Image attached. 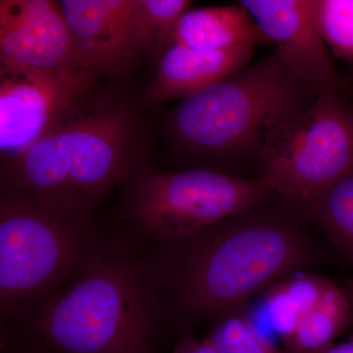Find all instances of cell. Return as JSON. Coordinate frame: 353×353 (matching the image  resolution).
<instances>
[{
  "instance_id": "cell-5",
  "label": "cell",
  "mask_w": 353,
  "mask_h": 353,
  "mask_svg": "<svg viewBox=\"0 0 353 353\" xmlns=\"http://www.w3.org/2000/svg\"><path fill=\"white\" fill-rule=\"evenodd\" d=\"M101 245L88 214L63 212L1 189L2 318H27L75 277Z\"/></svg>"
},
{
  "instance_id": "cell-19",
  "label": "cell",
  "mask_w": 353,
  "mask_h": 353,
  "mask_svg": "<svg viewBox=\"0 0 353 353\" xmlns=\"http://www.w3.org/2000/svg\"><path fill=\"white\" fill-rule=\"evenodd\" d=\"M316 26L331 54L353 61V0H312Z\"/></svg>"
},
{
  "instance_id": "cell-12",
  "label": "cell",
  "mask_w": 353,
  "mask_h": 353,
  "mask_svg": "<svg viewBox=\"0 0 353 353\" xmlns=\"http://www.w3.org/2000/svg\"><path fill=\"white\" fill-rule=\"evenodd\" d=\"M254 46L221 50H196L174 43L158 61L157 72L143 99L160 104L185 99L250 64Z\"/></svg>"
},
{
  "instance_id": "cell-17",
  "label": "cell",
  "mask_w": 353,
  "mask_h": 353,
  "mask_svg": "<svg viewBox=\"0 0 353 353\" xmlns=\"http://www.w3.org/2000/svg\"><path fill=\"white\" fill-rule=\"evenodd\" d=\"M189 0H134V19L141 50L163 55L174 44L176 25L192 7Z\"/></svg>"
},
{
  "instance_id": "cell-1",
  "label": "cell",
  "mask_w": 353,
  "mask_h": 353,
  "mask_svg": "<svg viewBox=\"0 0 353 353\" xmlns=\"http://www.w3.org/2000/svg\"><path fill=\"white\" fill-rule=\"evenodd\" d=\"M257 208L167 243L153 273L185 319L232 312L310 263L311 246L296 223Z\"/></svg>"
},
{
  "instance_id": "cell-3",
  "label": "cell",
  "mask_w": 353,
  "mask_h": 353,
  "mask_svg": "<svg viewBox=\"0 0 353 353\" xmlns=\"http://www.w3.org/2000/svg\"><path fill=\"white\" fill-rule=\"evenodd\" d=\"M143 143L130 104L94 92L25 152L2 162L1 189L88 214L92 202L141 170Z\"/></svg>"
},
{
  "instance_id": "cell-10",
  "label": "cell",
  "mask_w": 353,
  "mask_h": 353,
  "mask_svg": "<svg viewBox=\"0 0 353 353\" xmlns=\"http://www.w3.org/2000/svg\"><path fill=\"white\" fill-rule=\"evenodd\" d=\"M0 66L39 71L83 69L77 60L59 1H0Z\"/></svg>"
},
{
  "instance_id": "cell-21",
  "label": "cell",
  "mask_w": 353,
  "mask_h": 353,
  "mask_svg": "<svg viewBox=\"0 0 353 353\" xmlns=\"http://www.w3.org/2000/svg\"><path fill=\"white\" fill-rule=\"evenodd\" d=\"M2 353H54L50 350H43V348L34 347V345H25V343H18V345H6Z\"/></svg>"
},
{
  "instance_id": "cell-11",
  "label": "cell",
  "mask_w": 353,
  "mask_h": 353,
  "mask_svg": "<svg viewBox=\"0 0 353 353\" xmlns=\"http://www.w3.org/2000/svg\"><path fill=\"white\" fill-rule=\"evenodd\" d=\"M77 60L97 79L122 75L141 50L134 0H62Z\"/></svg>"
},
{
  "instance_id": "cell-13",
  "label": "cell",
  "mask_w": 353,
  "mask_h": 353,
  "mask_svg": "<svg viewBox=\"0 0 353 353\" xmlns=\"http://www.w3.org/2000/svg\"><path fill=\"white\" fill-rule=\"evenodd\" d=\"M174 43L196 50H221L270 43L250 13L233 6L188 9L179 20Z\"/></svg>"
},
{
  "instance_id": "cell-2",
  "label": "cell",
  "mask_w": 353,
  "mask_h": 353,
  "mask_svg": "<svg viewBox=\"0 0 353 353\" xmlns=\"http://www.w3.org/2000/svg\"><path fill=\"white\" fill-rule=\"evenodd\" d=\"M163 318L152 267L109 241L25 318L21 343L54 353H158Z\"/></svg>"
},
{
  "instance_id": "cell-22",
  "label": "cell",
  "mask_w": 353,
  "mask_h": 353,
  "mask_svg": "<svg viewBox=\"0 0 353 353\" xmlns=\"http://www.w3.org/2000/svg\"><path fill=\"white\" fill-rule=\"evenodd\" d=\"M323 353H353V339L345 341V343H340V345H332Z\"/></svg>"
},
{
  "instance_id": "cell-18",
  "label": "cell",
  "mask_w": 353,
  "mask_h": 353,
  "mask_svg": "<svg viewBox=\"0 0 353 353\" xmlns=\"http://www.w3.org/2000/svg\"><path fill=\"white\" fill-rule=\"evenodd\" d=\"M204 340L218 353H285L253 327L250 319L233 311L216 318Z\"/></svg>"
},
{
  "instance_id": "cell-16",
  "label": "cell",
  "mask_w": 353,
  "mask_h": 353,
  "mask_svg": "<svg viewBox=\"0 0 353 353\" xmlns=\"http://www.w3.org/2000/svg\"><path fill=\"white\" fill-rule=\"evenodd\" d=\"M306 210L353 261V169L325 190Z\"/></svg>"
},
{
  "instance_id": "cell-20",
  "label": "cell",
  "mask_w": 353,
  "mask_h": 353,
  "mask_svg": "<svg viewBox=\"0 0 353 353\" xmlns=\"http://www.w3.org/2000/svg\"><path fill=\"white\" fill-rule=\"evenodd\" d=\"M172 353H218L208 341H196L192 336H183Z\"/></svg>"
},
{
  "instance_id": "cell-4",
  "label": "cell",
  "mask_w": 353,
  "mask_h": 353,
  "mask_svg": "<svg viewBox=\"0 0 353 353\" xmlns=\"http://www.w3.org/2000/svg\"><path fill=\"white\" fill-rule=\"evenodd\" d=\"M320 94L273 51L183 99L172 113L170 132L197 157L257 154L274 130L310 108Z\"/></svg>"
},
{
  "instance_id": "cell-8",
  "label": "cell",
  "mask_w": 353,
  "mask_h": 353,
  "mask_svg": "<svg viewBox=\"0 0 353 353\" xmlns=\"http://www.w3.org/2000/svg\"><path fill=\"white\" fill-rule=\"evenodd\" d=\"M87 70L39 71L0 66V152L18 157L94 92Z\"/></svg>"
},
{
  "instance_id": "cell-23",
  "label": "cell",
  "mask_w": 353,
  "mask_h": 353,
  "mask_svg": "<svg viewBox=\"0 0 353 353\" xmlns=\"http://www.w3.org/2000/svg\"><path fill=\"white\" fill-rule=\"evenodd\" d=\"M343 292H345V296H347L348 303H350V308H352L353 314V280L350 281L345 287L341 288Z\"/></svg>"
},
{
  "instance_id": "cell-7",
  "label": "cell",
  "mask_w": 353,
  "mask_h": 353,
  "mask_svg": "<svg viewBox=\"0 0 353 353\" xmlns=\"http://www.w3.org/2000/svg\"><path fill=\"white\" fill-rule=\"evenodd\" d=\"M127 182L130 218L146 238L165 243L248 212L271 192L259 179L204 168L141 169Z\"/></svg>"
},
{
  "instance_id": "cell-6",
  "label": "cell",
  "mask_w": 353,
  "mask_h": 353,
  "mask_svg": "<svg viewBox=\"0 0 353 353\" xmlns=\"http://www.w3.org/2000/svg\"><path fill=\"white\" fill-rule=\"evenodd\" d=\"M259 179L285 201L307 209L353 169V102L325 92L267 137L256 154Z\"/></svg>"
},
{
  "instance_id": "cell-9",
  "label": "cell",
  "mask_w": 353,
  "mask_h": 353,
  "mask_svg": "<svg viewBox=\"0 0 353 353\" xmlns=\"http://www.w3.org/2000/svg\"><path fill=\"white\" fill-rule=\"evenodd\" d=\"M281 59L299 78L325 92H350L316 26L312 0H241Z\"/></svg>"
},
{
  "instance_id": "cell-15",
  "label": "cell",
  "mask_w": 353,
  "mask_h": 353,
  "mask_svg": "<svg viewBox=\"0 0 353 353\" xmlns=\"http://www.w3.org/2000/svg\"><path fill=\"white\" fill-rule=\"evenodd\" d=\"M353 325L352 308L345 292L336 284L326 292L317 305L309 310L292 338L284 345L285 353H323Z\"/></svg>"
},
{
  "instance_id": "cell-14",
  "label": "cell",
  "mask_w": 353,
  "mask_h": 353,
  "mask_svg": "<svg viewBox=\"0 0 353 353\" xmlns=\"http://www.w3.org/2000/svg\"><path fill=\"white\" fill-rule=\"evenodd\" d=\"M333 284L315 274H294L267 290L265 316L274 334L284 345L303 316L319 303Z\"/></svg>"
}]
</instances>
